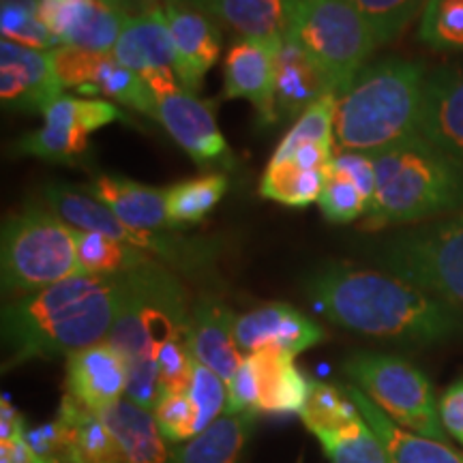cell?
Listing matches in <instances>:
<instances>
[{
    "label": "cell",
    "mask_w": 463,
    "mask_h": 463,
    "mask_svg": "<svg viewBox=\"0 0 463 463\" xmlns=\"http://www.w3.org/2000/svg\"><path fill=\"white\" fill-rule=\"evenodd\" d=\"M303 425L314 436L324 431H335L361 416L356 403L347 395L345 386L324 384V382H311L309 397L303 412L298 414Z\"/></svg>",
    "instance_id": "35"
},
{
    "label": "cell",
    "mask_w": 463,
    "mask_h": 463,
    "mask_svg": "<svg viewBox=\"0 0 463 463\" xmlns=\"http://www.w3.org/2000/svg\"><path fill=\"white\" fill-rule=\"evenodd\" d=\"M375 194L364 228L416 223L463 202V167L422 136L372 155Z\"/></svg>",
    "instance_id": "4"
},
{
    "label": "cell",
    "mask_w": 463,
    "mask_h": 463,
    "mask_svg": "<svg viewBox=\"0 0 463 463\" xmlns=\"http://www.w3.org/2000/svg\"><path fill=\"white\" fill-rule=\"evenodd\" d=\"M286 39L322 69L337 97L380 45L372 26L347 0H300Z\"/></svg>",
    "instance_id": "7"
},
{
    "label": "cell",
    "mask_w": 463,
    "mask_h": 463,
    "mask_svg": "<svg viewBox=\"0 0 463 463\" xmlns=\"http://www.w3.org/2000/svg\"><path fill=\"white\" fill-rule=\"evenodd\" d=\"M99 414L118 439L125 463H174L172 449L161 436L153 412L142 410L129 399H120Z\"/></svg>",
    "instance_id": "27"
},
{
    "label": "cell",
    "mask_w": 463,
    "mask_h": 463,
    "mask_svg": "<svg viewBox=\"0 0 463 463\" xmlns=\"http://www.w3.org/2000/svg\"><path fill=\"white\" fill-rule=\"evenodd\" d=\"M316 438L331 463H391L380 438L363 416L335 431L317 433Z\"/></svg>",
    "instance_id": "33"
},
{
    "label": "cell",
    "mask_w": 463,
    "mask_h": 463,
    "mask_svg": "<svg viewBox=\"0 0 463 463\" xmlns=\"http://www.w3.org/2000/svg\"><path fill=\"white\" fill-rule=\"evenodd\" d=\"M228 191V176L222 172L189 178L165 189V208L170 230L187 228L204 222L208 213L223 200Z\"/></svg>",
    "instance_id": "30"
},
{
    "label": "cell",
    "mask_w": 463,
    "mask_h": 463,
    "mask_svg": "<svg viewBox=\"0 0 463 463\" xmlns=\"http://www.w3.org/2000/svg\"><path fill=\"white\" fill-rule=\"evenodd\" d=\"M364 17L378 39L389 43L397 39L412 20L425 9L427 0H347Z\"/></svg>",
    "instance_id": "39"
},
{
    "label": "cell",
    "mask_w": 463,
    "mask_h": 463,
    "mask_svg": "<svg viewBox=\"0 0 463 463\" xmlns=\"http://www.w3.org/2000/svg\"><path fill=\"white\" fill-rule=\"evenodd\" d=\"M345 391L367 425L380 438L391 463H463V455L450 449L447 442H438L397 425L358 386L347 384Z\"/></svg>",
    "instance_id": "23"
},
{
    "label": "cell",
    "mask_w": 463,
    "mask_h": 463,
    "mask_svg": "<svg viewBox=\"0 0 463 463\" xmlns=\"http://www.w3.org/2000/svg\"><path fill=\"white\" fill-rule=\"evenodd\" d=\"M50 54L62 89H78L84 95H97V73L109 54H97V52L75 48V45H58Z\"/></svg>",
    "instance_id": "41"
},
{
    "label": "cell",
    "mask_w": 463,
    "mask_h": 463,
    "mask_svg": "<svg viewBox=\"0 0 463 463\" xmlns=\"http://www.w3.org/2000/svg\"><path fill=\"white\" fill-rule=\"evenodd\" d=\"M75 228L54 211L28 204L5 219L0 236V281L3 294L28 297L56 283L80 277Z\"/></svg>",
    "instance_id": "5"
},
{
    "label": "cell",
    "mask_w": 463,
    "mask_h": 463,
    "mask_svg": "<svg viewBox=\"0 0 463 463\" xmlns=\"http://www.w3.org/2000/svg\"><path fill=\"white\" fill-rule=\"evenodd\" d=\"M112 58L137 73L157 99L183 89L176 75V54L165 7L150 14L127 17L123 33L112 50Z\"/></svg>",
    "instance_id": "12"
},
{
    "label": "cell",
    "mask_w": 463,
    "mask_h": 463,
    "mask_svg": "<svg viewBox=\"0 0 463 463\" xmlns=\"http://www.w3.org/2000/svg\"><path fill=\"white\" fill-rule=\"evenodd\" d=\"M256 412L223 414L187 442L172 447L174 463H241Z\"/></svg>",
    "instance_id": "29"
},
{
    "label": "cell",
    "mask_w": 463,
    "mask_h": 463,
    "mask_svg": "<svg viewBox=\"0 0 463 463\" xmlns=\"http://www.w3.org/2000/svg\"><path fill=\"white\" fill-rule=\"evenodd\" d=\"M420 136L463 167V65L427 75Z\"/></svg>",
    "instance_id": "19"
},
{
    "label": "cell",
    "mask_w": 463,
    "mask_h": 463,
    "mask_svg": "<svg viewBox=\"0 0 463 463\" xmlns=\"http://www.w3.org/2000/svg\"><path fill=\"white\" fill-rule=\"evenodd\" d=\"M225 386H228V402H225L223 414H258V375L249 356H245L239 372L232 375V380Z\"/></svg>",
    "instance_id": "45"
},
{
    "label": "cell",
    "mask_w": 463,
    "mask_h": 463,
    "mask_svg": "<svg viewBox=\"0 0 463 463\" xmlns=\"http://www.w3.org/2000/svg\"><path fill=\"white\" fill-rule=\"evenodd\" d=\"M75 242H78V258L84 275L120 277L155 262V258L140 249L97 232L75 230Z\"/></svg>",
    "instance_id": "31"
},
{
    "label": "cell",
    "mask_w": 463,
    "mask_h": 463,
    "mask_svg": "<svg viewBox=\"0 0 463 463\" xmlns=\"http://www.w3.org/2000/svg\"><path fill=\"white\" fill-rule=\"evenodd\" d=\"M157 427L170 444H183L198 436V410L189 391L159 392L157 405L153 410Z\"/></svg>",
    "instance_id": "42"
},
{
    "label": "cell",
    "mask_w": 463,
    "mask_h": 463,
    "mask_svg": "<svg viewBox=\"0 0 463 463\" xmlns=\"http://www.w3.org/2000/svg\"><path fill=\"white\" fill-rule=\"evenodd\" d=\"M211 0H165V5H176V7H194V9H206Z\"/></svg>",
    "instance_id": "49"
},
{
    "label": "cell",
    "mask_w": 463,
    "mask_h": 463,
    "mask_svg": "<svg viewBox=\"0 0 463 463\" xmlns=\"http://www.w3.org/2000/svg\"><path fill=\"white\" fill-rule=\"evenodd\" d=\"M43 200L62 222L75 230L97 232L131 245L150 258L174 266V269L200 273L215 264L219 242L204 236L174 234L170 230H137L120 222L112 211L89 194L75 191L65 184H48L43 189Z\"/></svg>",
    "instance_id": "8"
},
{
    "label": "cell",
    "mask_w": 463,
    "mask_h": 463,
    "mask_svg": "<svg viewBox=\"0 0 463 463\" xmlns=\"http://www.w3.org/2000/svg\"><path fill=\"white\" fill-rule=\"evenodd\" d=\"M50 52L24 48L3 39L0 43V101L5 109L39 112L62 95Z\"/></svg>",
    "instance_id": "16"
},
{
    "label": "cell",
    "mask_w": 463,
    "mask_h": 463,
    "mask_svg": "<svg viewBox=\"0 0 463 463\" xmlns=\"http://www.w3.org/2000/svg\"><path fill=\"white\" fill-rule=\"evenodd\" d=\"M283 39H247L232 43L223 65L225 99H247L258 109L262 125H273L277 114V56Z\"/></svg>",
    "instance_id": "14"
},
{
    "label": "cell",
    "mask_w": 463,
    "mask_h": 463,
    "mask_svg": "<svg viewBox=\"0 0 463 463\" xmlns=\"http://www.w3.org/2000/svg\"><path fill=\"white\" fill-rule=\"evenodd\" d=\"M258 375V412L266 414H300L311 382L298 372L294 356L277 347L247 354Z\"/></svg>",
    "instance_id": "26"
},
{
    "label": "cell",
    "mask_w": 463,
    "mask_h": 463,
    "mask_svg": "<svg viewBox=\"0 0 463 463\" xmlns=\"http://www.w3.org/2000/svg\"><path fill=\"white\" fill-rule=\"evenodd\" d=\"M112 3L116 9H120L127 17L133 15H142V14H150V11L164 9V0H108Z\"/></svg>",
    "instance_id": "48"
},
{
    "label": "cell",
    "mask_w": 463,
    "mask_h": 463,
    "mask_svg": "<svg viewBox=\"0 0 463 463\" xmlns=\"http://www.w3.org/2000/svg\"><path fill=\"white\" fill-rule=\"evenodd\" d=\"M24 416L17 412V408L9 402L7 395H3V402H0V442L22 436V433H24Z\"/></svg>",
    "instance_id": "47"
},
{
    "label": "cell",
    "mask_w": 463,
    "mask_h": 463,
    "mask_svg": "<svg viewBox=\"0 0 463 463\" xmlns=\"http://www.w3.org/2000/svg\"><path fill=\"white\" fill-rule=\"evenodd\" d=\"M316 311L363 337L403 345L442 344L463 331V314L392 273L324 264L305 279Z\"/></svg>",
    "instance_id": "1"
},
{
    "label": "cell",
    "mask_w": 463,
    "mask_h": 463,
    "mask_svg": "<svg viewBox=\"0 0 463 463\" xmlns=\"http://www.w3.org/2000/svg\"><path fill=\"white\" fill-rule=\"evenodd\" d=\"M234 326L236 316L215 297H202L191 311L187 331L191 356L215 372L225 384L245 361Z\"/></svg>",
    "instance_id": "21"
},
{
    "label": "cell",
    "mask_w": 463,
    "mask_h": 463,
    "mask_svg": "<svg viewBox=\"0 0 463 463\" xmlns=\"http://www.w3.org/2000/svg\"><path fill=\"white\" fill-rule=\"evenodd\" d=\"M157 120L174 137V142L194 159L202 170H234L236 159L219 131L211 101L194 92L178 90L159 99Z\"/></svg>",
    "instance_id": "13"
},
{
    "label": "cell",
    "mask_w": 463,
    "mask_h": 463,
    "mask_svg": "<svg viewBox=\"0 0 463 463\" xmlns=\"http://www.w3.org/2000/svg\"><path fill=\"white\" fill-rule=\"evenodd\" d=\"M95 89L97 95L108 97V99L136 109L140 114H146L150 118L159 116V99L155 97V92L148 89V84L144 82L140 75L116 62L112 54L106 56V61H103L99 73H97Z\"/></svg>",
    "instance_id": "34"
},
{
    "label": "cell",
    "mask_w": 463,
    "mask_h": 463,
    "mask_svg": "<svg viewBox=\"0 0 463 463\" xmlns=\"http://www.w3.org/2000/svg\"><path fill=\"white\" fill-rule=\"evenodd\" d=\"M234 333L242 354L277 347L297 356L326 339L320 324L288 303H269L236 316Z\"/></svg>",
    "instance_id": "17"
},
{
    "label": "cell",
    "mask_w": 463,
    "mask_h": 463,
    "mask_svg": "<svg viewBox=\"0 0 463 463\" xmlns=\"http://www.w3.org/2000/svg\"><path fill=\"white\" fill-rule=\"evenodd\" d=\"M45 125L28 133L15 144L20 155H31L56 164H71L89 148L92 131L112 123H127V118L114 103L106 99L61 95L43 109Z\"/></svg>",
    "instance_id": "11"
},
{
    "label": "cell",
    "mask_w": 463,
    "mask_h": 463,
    "mask_svg": "<svg viewBox=\"0 0 463 463\" xmlns=\"http://www.w3.org/2000/svg\"><path fill=\"white\" fill-rule=\"evenodd\" d=\"M39 17L61 45L112 54L127 15L108 0H42Z\"/></svg>",
    "instance_id": "15"
},
{
    "label": "cell",
    "mask_w": 463,
    "mask_h": 463,
    "mask_svg": "<svg viewBox=\"0 0 463 463\" xmlns=\"http://www.w3.org/2000/svg\"><path fill=\"white\" fill-rule=\"evenodd\" d=\"M328 172L305 170L292 159H270L260 183V194L292 208L309 206L320 200Z\"/></svg>",
    "instance_id": "32"
},
{
    "label": "cell",
    "mask_w": 463,
    "mask_h": 463,
    "mask_svg": "<svg viewBox=\"0 0 463 463\" xmlns=\"http://www.w3.org/2000/svg\"><path fill=\"white\" fill-rule=\"evenodd\" d=\"M84 194L101 202L120 222L137 230H170L165 191L146 187L116 174H99L84 187Z\"/></svg>",
    "instance_id": "22"
},
{
    "label": "cell",
    "mask_w": 463,
    "mask_h": 463,
    "mask_svg": "<svg viewBox=\"0 0 463 463\" xmlns=\"http://www.w3.org/2000/svg\"><path fill=\"white\" fill-rule=\"evenodd\" d=\"M129 367L109 341L86 347L67 358V392L86 408L101 410L127 395Z\"/></svg>",
    "instance_id": "20"
},
{
    "label": "cell",
    "mask_w": 463,
    "mask_h": 463,
    "mask_svg": "<svg viewBox=\"0 0 463 463\" xmlns=\"http://www.w3.org/2000/svg\"><path fill=\"white\" fill-rule=\"evenodd\" d=\"M419 39L436 52H463V0H427Z\"/></svg>",
    "instance_id": "37"
},
{
    "label": "cell",
    "mask_w": 463,
    "mask_h": 463,
    "mask_svg": "<svg viewBox=\"0 0 463 463\" xmlns=\"http://www.w3.org/2000/svg\"><path fill=\"white\" fill-rule=\"evenodd\" d=\"M300 0H211L206 14L247 39H286Z\"/></svg>",
    "instance_id": "28"
},
{
    "label": "cell",
    "mask_w": 463,
    "mask_h": 463,
    "mask_svg": "<svg viewBox=\"0 0 463 463\" xmlns=\"http://www.w3.org/2000/svg\"><path fill=\"white\" fill-rule=\"evenodd\" d=\"M167 26H170L174 54H176V75L183 90L198 92L206 73L215 67L222 52V31L219 22L206 11L194 7L165 5Z\"/></svg>",
    "instance_id": "18"
},
{
    "label": "cell",
    "mask_w": 463,
    "mask_h": 463,
    "mask_svg": "<svg viewBox=\"0 0 463 463\" xmlns=\"http://www.w3.org/2000/svg\"><path fill=\"white\" fill-rule=\"evenodd\" d=\"M123 303L108 341L125 356L127 367L157 364L167 341L187 337L189 309L181 281L157 260L120 275Z\"/></svg>",
    "instance_id": "6"
},
{
    "label": "cell",
    "mask_w": 463,
    "mask_h": 463,
    "mask_svg": "<svg viewBox=\"0 0 463 463\" xmlns=\"http://www.w3.org/2000/svg\"><path fill=\"white\" fill-rule=\"evenodd\" d=\"M189 395L194 399L195 410H198V433L204 431L217 419H222V412H225V402H228V386L215 372H211L195 358Z\"/></svg>",
    "instance_id": "43"
},
{
    "label": "cell",
    "mask_w": 463,
    "mask_h": 463,
    "mask_svg": "<svg viewBox=\"0 0 463 463\" xmlns=\"http://www.w3.org/2000/svg\"><path fill=\"white\" fill-rule=\"evenodd\" d=\"M42 0H0V33L3 39L24 48L52 52L61 42L39 17Z\"/></svg>",
    "instance_id": "36"
},
{
    "label": "cell",
    "mask_w": 463,
    "mask_h": 463,
    "mask_svg": "<svg viewBox=\"0 0 463 463\" xmlns=\"http://www.w3.org/2000/svg\"><path fill=\"white\" fill-rule=\"evenodd\" d=\"M344 372L352 384L403 430L447 442L433 386L416 364L380 352H354L344 361Z\"/></svg>",
    "instance_id": "9"
},
{
    "label": "cell",
    "mask_w": 463,
    "mask_h": 463,
    "mask_svg": "<svg viewBox=\"0 0 463 463\" xmlns=\"http://www.w3.org/2000/svg\"><path fill=\"white\" fill-rule=\"evenodd\" d=\"M123 303L120 277L80 275L3 305V369L52 361L108 341Z\"/></svg>",
    "instance_id": "2"
},
{
    "label": "cell",
    "mask_w": 463,
    "mask_h": 463,
    "mask_svg": "<svg viewBox=\"0 0 463 463\" xmlns=\"http://www.w3.org/2000/svg\"><path fill=\"white\" fill-rule=\"evenodd\" d=\"M159 392H184L191 386L194 375V356H191L187 337L167 341L157 354Z\"/></svg>",
    "instance_id": "44"
},
{
    "label": "cell",
    "mask_w": 463,
    "mask_h": 463,
    "mask_svg": "<svg viewBox=\"0 0 463 463\" xmlns=\"http://www.w3.org/2000/svg\"><path fill=\"white\" fill-rule=\"evenodd\" d=\"M439 420L447 433L463 444V380L450 384L439 399Z\"/></svg>",
    "instance_id": "46"
},
{
    "label": "cell",
    "mask_w": 463,
    "mask_h": 463,
    "mask_svg": "<svg viewBox=\"0 0 463 463\" xmlns=\"http://www.w3.org/2000/svg\"><path fill=\"white\" fill-rule=\"evenodd\" d=\"M324 217L333 223H352L358 217H364L372 208V198L364 194L361 184L347 174L335 170L331 165L328 181L317 200Z\"/></svg>",
    "instance_id": "40"
},
{
    "label": "cell",
    "mask_w": 463,
    "mask_h": 463,
    "mask_svg": "<svg viewBox=\"0 0 463 463\" xmlns=\"http://www.w3.org/2000/svg\"><path fill=\"white\" fill-rule=\"evenodd\" d=\"M335 109L337 95H326L314 103L279 142L273 159H286L303 144H328L335 146Z\"/></svg>",
    "instance_id": "38"
},
{
    "label": "cell",
    "mask_w": 463,
    "mask_h": 463,
    "mask_svg": "<svg viewBox=\"0 0 463 463\" xmlns=\"http://www.w3.org/2000/svg\"><path fill=\"white\" fill-rule=\"evenodd\" d=\"M386 273L463 309V217L397 234L375 249Z\"/></svg>",
    "instance_id": "10"
},
{
    "label": "cell",
    "mask_w": 463,
    "mask_h": 463,
    "mask_svg": "<svg viewBox=\"0 0 463 463\" xmlns=\"http://www.w3.org/2000/svg\"><path fill=\"white\" fill-rule=\"evenodd\" d=\"M56 422L67 444V463H125L118 439L97 410L86 408L67 392Z\"/></svg>",
    "instance_id": "25"
},
{
    "label": "cell",
    "mask_w": 463,
    "mask_h": 463,
    "mask_svg": "<svg viewBox=\"0 0 463 463\" xmlns=\"http://www.w3.org/2000/svg\"><path fill=\"white\" fill-rule=\"evenodd\" d=\"M335 95L333 86L320 67L297 43L283 39L277 56L275 101L283 120L300 118L322 97Z\"/></svg>",
    "instance_id": "24"
},
{
    "label": "cell",
    "mask_w": 463,
    "mask_h": 463,
    "mask_svg": "<svg viewBox=\"0 0 463 463\" xmlns=\"http://www.w3.org/2000/svg\"><path fill=\"white\" fill-rule=\"evenodd\" d=\"M425 67L410 58H382L364 67L337 97L335 146L378 155L420 136Z\"/></svg>",
    "instance_id": "3"
}]
</instances>
